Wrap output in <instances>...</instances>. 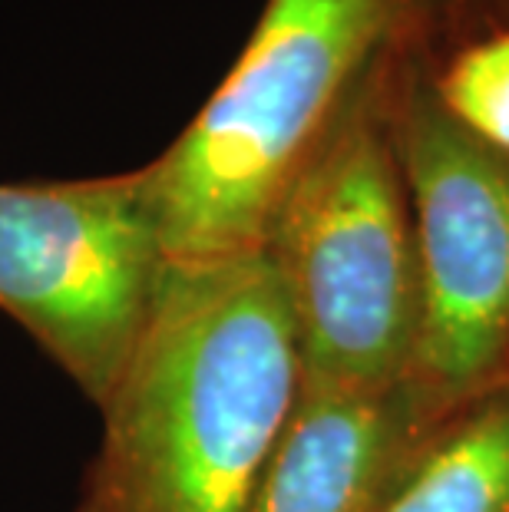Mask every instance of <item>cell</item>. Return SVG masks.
<instances>
[{"label": "cell", "instance_id": "1", "mask_svg": "<svg viewBox=\"0 0 509 512\" xmlns=\"http://www.w3.org/2000/svg\"><path fill=\"white\" fill-rule=\"evenodd\" d=\"M301 387L295 318L265 248L166 265L153 321L100 407L73 512H252Z\"/></svg>", "mask_w": 509, "mask_h": 512}, {"label": "cell", "instance_id": "2", "mask_svg": "<svg viewBox=\"0 0 509 512\" xmlns=\"http://www.w3.org/2000/svg\"><path fill=\"white\" fill-rule=\"evenodd\" d=\"M427 0H265L235 67L156 162L166 265L262 252L281 195Z\"/></svg>", "mask_w": 509, "mask_h": 512}, {"label": "cell", "instance_id": "3", "mask_svg": "<svg viewBox=\"0 0 509 512\" xmlns=\"http://www.w3.org/2000/svg\"><path fill=\"white\" fill-rule=\"evenodd\" d=\"M397 50L367 73L281 195L265 235L305 384H407L420 321L414 225L394 149Z\"/></svg>", "mask_w": 509, "mask_h": 512}, {"label": "cell", "instance_id": "4", "mask_svg": "<svg viewBox=\"0 0 509 512\" xmlns=\"http://www.w3.org/2000/svg\"><path fill=\"white\" fill-rule=\"evenodd\" d=\"M166 278L146 166L0 185V311L96 410L126 374Z\"/></svg>", "mask_w": 509, "mask_h": 512}, {"label": "cell", "instance_id": "5", "mask_svg": "<svg viewBox=\"0 0 509 512\" xmlns=\"http://www.w3.org/2000/svg\"><path fill=\"white\" fill-rule=\"evenodd\" d=\"M391 126L420 281L407 384L440 407L490 374L509 341V162L443 110L417 67L394 70Z\"/></svg>", "mask_w": 509, "mask_h": 512}, {"label": "cell", "instance_id": "6", "mask_svg": "<svg viewBox=\"0 0 509 512\" xmlns=\"http://www.w3.org/2000/svg\"><path fill=\"white\" fill-rule=\"evenodd\" d=\"M424 410L410 384H305L252 512H374L414 460L410 443Z\"/></svg>", "mask_w": 509, "mask_h": 512}, {"label": "cell", "instance_id": "7", "mask_svg": "<svg viewBox=\"0 0 509 512\" xmlns=\"http://www.w3.org/2000/svg\"><path fill=\"white\" fill-rule=\"evenodd\" d=\"M374 512H509V397L433 440Z\"/></svg>", "mask_w": 509, "mask_h": 512}, {"label": "cell", "instance_id": "8", "mask_svg": "<svg viewBox=\"0 0 509 512\" xmlns=\"http://www.w3.org/2000/svg\"><path fill=\"white\" fill-rule=\"evenodd\" d=\"M433 90L473 139L509 156V30L460 50Z\"/></svg>", "mask_w": 509, "mask_h": 512}, {"label": "cell", "instance_id": "9", "mask_svg": "<svg viewBox=\"0 0 509 512\" xmlns=\"http://www.w3.org/2000/svg\"><path fill=\"white\" fill-rule=\"evenodd\" d=\"M443 7H447L450 14H467V10L476 7V0H443Z\"/></svg>", "mask_w": 509, "mask_h": 512}]
</instances>
